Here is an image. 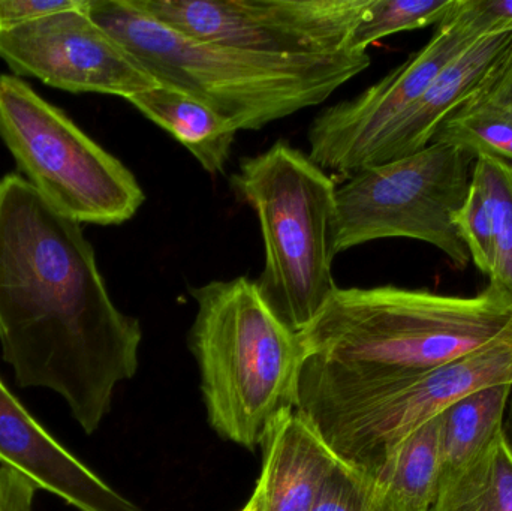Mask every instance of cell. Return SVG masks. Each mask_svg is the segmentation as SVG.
Masks as SVG:
<instances>
[{
	"label": "cell",
	"instance_id": "obj_9",
	"mask_svg": "<svg viewBox=\"0 0 512 511\" xmlns=\"http://www.w3.org/2000/svg\"><path fill=\"white\" fill-rule=\"evenodd\" d=\"M369 0H132L191 38L274 56L348 50Z\"/></svg>",
	"mask_w": 512,
	"mask_h": 511
},
{
	"label": "cell",
	"instance_id": "obj_18",
	"mask_svg": "<svg viewBox=\"0 0 512 511\" xmlns=\"http://www.w3.org/2000/svg\"><path fill=\"white\" fill-rule=\"evenodd\" d=\"M429 511H512V453L504 432L480 458L441 480Z\"/></svg>",
	"mask_w": 512,
	"mask_h": 511
},
{
	"label": "cell",
	"instance_id": "obj_12",
	"mask_svg": "<svg viewBox=\"0 0 512 511\" xmlns=\"http://www.w3.org/2000/svg\"><path fill=\"white\" fill-rule=\"evenodd\" d=\"M0 464L78 511H144L51 437L0 380Z\"/></svg>",
	"mask_w": 512,
	"mask_h": 511
},
{
	"label": "cell",
	"instance_id": "obj_23",
	"mask_svg": "<svg viewBox=\"0 0 512 511\" xmlns=\"http://www.w3.org/2000/svg\"><path fill=\"white\" fill-rule=\"evenodd\" d=\"M378 491L372 477L339 461L310 511H372Z\"/></svg>",
	"mask_w": 512,
	"mask_h": 511
},
{
	"label": "cell",
	"instance_id": "obj_6",
	"mask_svg": "<svg viewBox=\"0 0 512 511\" xmlns=\"http://www.w3.org/2000/svg\"><path fill=\"white\" fill-rule=\"evenodd\" d=\"M0 137L27 182L78 224H123L146 201L129 168L14 75H0Z\"/></svg>",
	"mask_w": 512,
	"mask_h": 511
},
{
	"label": "cell",
	"instance_id": "obj_8",
	"mask_svg": "<svg viewBox=\"0 0 512 511\" xmlns=\"http://www.w3.org/2000/svg\"><path fill=\"white\" fill-rule=\"evenodd\" d=\"M484 36L462 11V0L430 41L378 83L316 114L307 129L309 158L333 179L348 180L373 164L388 132L421 98L436 75Z\"/></svg>",
	"mask_w": 512,
	"mask_h": 511
},
{
	"label": "cell",
	"instance_id": "obj_24",
	"mask_svg": "<svg viewBox=\"0 0 512 511\" xmlns=\"http://www.w3.org/2000/svg\"><path fill=\"white\" fill-rule=\"evenodd\" d=\"M78 3L80 0H0V33L29 26Z\"/></svg>",
	"mask_w": 512,
	"mask_h": 511
},
{
	"label": "cell",
	"instance_id": "obj_15",
	"mask_svg": "<svg viewBox=\"0 0 512 511\" xmlns=\"http://www.w3.org/2000/svg\"><path fill=\"white\" fill-rule=\"evenodd\" d=\"M128 102L186 147L204 171L224 173L239 131L206 102L164 84L138 93Z\"/></svg>",
	"mask_w": 512,
	"mask_h": 511
},
{
	"label": "cell",
	"instance_id": "obj_29",
	"mask_svg": "<svg viewBox=\"0 0 512 511\" xmlns=\"http://www.w3.org/2000/svg\"><path fill=\"white\" fill-rule=\"evenodd\" d=\"M240 511H261V509H259L258 498L252 494L251 498H249L248 504H246V506Z\"/></svg>",
	"mask_w": 512,
	"mask_h": 511
},
{
	"label": "cell",
	"instance_id": "obj_3",
	"mask_svg": "<svg viewBox=\"0 0 512 511\" xmlns=\"http://www.w3.org/2000/svg\"><path fill=\"white\" fill-rule=\"evenodd\" d=\"M84 9L156 83L206 102L239 132L259 131L322 104L372 62L367 51L274 56L201 41L132 0H84Z\"/></svg>",
	"mask_w": 512,
	"mask_h": 511
},
{
	"label": "cell",
	"instance_id": "obj_13",
	"mask_svg": "<svg viewBox=\"0 0 512 511\" xmlns=\"http://www.w3.org/2000/svg\"><path fill=\"white\" fill-rule=\"evenodd\" d=\"M261 511H310L340 459L298 408L277 417L262 438Z\"/></svg>",
	"mask_w": 512,
	"mask_h": 511
},
{
	"label": "cell",
	"instance_id": "obj_28",
	"mask_svg": "<svg viewBox=\"0 0 512 511\" xmlns=\"http://www.w3.org/2000/svg\"><path fill=\"white\" fill-rule=\"evenodd\" d=\"M504 438L507 441V446L510 447L512 453V395L510 404H508L507 414L504 420Z\"/></svg>",
	"mask_w": 512,
	"mask_h": 511
},
{
	"label": "cell",
	"instance_id": "obj_11",
	"mask_svg": "<svg viewBox=\"0 0 512 511\" xmlns=\"http://www.w3.org/2000/svg\"><path fill=\"white\" fill-rule=\"evenodd\" d=\"M0 59L18 75L57 89L102 93L128 101L158 86L155 78L84 9L50 15L29 26L0 33Z\"/></svg>",
	"mask_w": 512,
	"mask_h": 511
},
{
	"label": "cell",
	"instance_id": "obj_22",
	"mask_svg": "<svg viewBox=\"0 0 512 511\" xmlns=\"http://www.w3.org/2000/svg\"><path fill=\"white\" fill-rule=\"evenodd\" d=\"M453 224L472 263L490 278L495 266V231L486 197L474 180L465 201L454 215Z\"/></svg>",
	"mask_w": 512,
	"mask_h": 511
},
{
	"label": "cell",
	"instance_id": "obj_7",
	"mask_svg": "<svg viewBox=\"0 0 512 511\" xmlns=\"http://www.w3.org/2000/svg\"><path fill=\"white\" fill-rule=\"evenodd\" d=\"M475 161L457 147L430 143L358 171L337 188L334 254L402 237L435 246L454 269L465 270L471 257L453 218L471 188Z\"/></svg>",
	"mask_w": 512,
	"mask_h": 511
},
{
	"label": "cell",
	"instance_id": "obj_1",
	"mask_svg": "<svg viewBox=\"0 0 512 511\" xmlns=\"http://www.w3.org/2000/svg\"><path fill=\"white\" fill-rule=\"evenodd\" d=\"M74 219L26 179H0V345L24 389L62 396L87 435L140 366L143 330L108 294Z\"/></svg>",
	"mask_w": 512,
	"mask_h": 511
},
{
	"label": "cell",
	"instance_id": "obj_19",
	"mask_svg": "<svg viewBox=\"0 0 512 511\" xmlns=\"http://www.w3.org/2000/svg\"><path fill=\"white\" fill-rule=\"evenodd\" d=\"M432 143L448 144L480 156L512 164V110L468 99L436 132Z\"/></svg>",
	"mask_w": 512,
	"mask_h": 511
},
{
	"label": "cell",
	"instance_id": "obj_20",
	"mask_svg": "<svg viewBox=\"0 0 512 511\" xmlns=\"http://www.w3.org/2000/svg\"><path fill=\"white\" fill-rule=\"evenodd\" d=\"M472 180L486 197L495 231V266L489 284L512 297V164L492 156H480Z\"/></svg>",
	"mask_w": 512,
	"mask_h": 511
},
{
	"label": "cell",
	"instance_id": "obj_2",
	"mask_svg": "<svg viewBox=\"0 0 512 511\" xmlns=\"http://www.w3.org/2000/svg\"><path fill=\"white\" fill-rule=\"evenodd\" d=\"M512 330V297L381 285L337 288L300 333L298 410L313 425L468 356Z\"/></svg>",
	"mask_w": 512,
	"mask_h": 511
},
{
	"label": "cell",
	"instance_id": "obj_27",
	"mask_svg": "<svg viewBox=\"0 0 512 511\" xmlns=\"http://www.w3.org/2000/svg\"><path fill=\"white\" fill-rule=\"evenodd\" d=\"M379 486V485H378ZM372 511H421L394 495L393 492L379 486L378 497L373 504Z\"/></svg>",
	"mask_w": 512,
	"mask_h": 511
},
{
	"label": "cell",
	"instance_id": "obj_16",
	"mask_svg": "<svg viewBox=\"0 0 512 511\" xmlns=\"http://www.w3.org/2000/svg\"><path fill=\"white\" fill-rule=\"evenodd\" d=\"M512 384L486 387L448 407L441 416V480L480 458L504 432Z\"/></svg>",
	"mask_w": 512,
	"mask_h": 511
},
{
	"label": "cell",
	"instance_id": "obj_4",
	"mask_svg": "<svg viewBox=\"0 0 512 511\" xmlns=\"http://www.w3.org/2000/svg\"><path fill=\"white\" fill-rule=\"evenodd\" d=\"M191 296L197 314L188 344L207 422L219 438L252 452L277 417L298 408L300 335L268 308L246 276L192 287Z\"/></svg>",
	"mask_w": 512,
	"mask_h": 511
},
{
	"label": "cell",
	"instance_id": "obj_25",
	"mask_svg": "<svg viewBox=\"0 0 512 511\" xmlns=\"http://www.w3.org/2000/svg\"><path fill=\"white\" fill-rule=\"evenodd\" d=\"M462 11L483 35L512 30V0H462Z\"/></svg>",
	"mask_w": 512,
	"mask_h": 511
},
{
	"label": "cell",
	"instance_id": "obj_5",
	"mask_svg": "<svg viewBox=\"0 0 512 511\" xmlns=\"http://www.w3.org/2000/svg\"><path fill=\"white\" fill-rule=\"evenodd\" d=\"M231 188L261 225L264 269L256 290L300 335L339 288L333 278L336 182L309 155L279 140L242 159Z\"/></svg>",
	"mask_w": 512,
	"mask_h": 511
},
{
	"label": "cell",
	"instance_id": "obj_10",
	"mask_svg": "<svg viewBox=\"0 0 512 511\" xmlns=\"http://www.w3.org/2000/svg\"><path fill=\"white\" fill-rule=\"evenodd\" d=\"M501 384H512V330L481 350L315 426L340 461L370 476L409 432L465 396Z\"/></svg>",
	"mask_w": 512,
	"mask_h": 511
},
{
	"label": "cell",
	"instance_id": "obj_26",
	"mask_svg": "<svg viewBox=\"0 0 512 511\" xmlns=\"http://www.w3.org/2000/svg\"><path fill=\"white\" fill-rule=\"evenodd\" d=\"M38 491L20 471L0 464V511H33Z\"/></svg>",
	"mask_w": 512,
	"mask_h": 511
},
{
	"label": "cell",
	"instance_id": "obj_17",
	"mask_svg": "<svg viewBox=\"0 0 512 511\" xmlns=\"http://www.w3.org/2000/svg\"><path fill=\"white\" fill-rule=\"evenodd\" d=\"M441 416L409 432L370 474L379 486L421 511L430 510L441 485Z\"/></svg>",
	"mask_w": 512,
	"mask_h": 511
},
{
	"label": "cell",
	"instance_id": "obj_21",
	"mask_svg": "<svg viewBox=\"0 0 512 511\" xmlns=\"http://www.w3.org/2000/svg\"><path fill=\"white\" fill-rule=\"evenodd\" d=\"M457 0H369L348 42V50L366 53L387 36L438 26L456 8Z\"/></svg>",
	"mask_w": 512,
	"mask_h": 511
},
{
	"label": "cell",
	"instance_id": "obj_14",
	"mask_svg": "<svg viewBox=\"0 0 512 511\" xmlns=\"http://www.w3.org/2000/svg\"><path fill=\"white\" fill-rule=\"evenodd\" d=\"M511 41L512 30L489 33L451 60L388 132L372 165L405 158L429 146L445 120L474 95Z\"/></svg>",
	"mask_w": 512,
	"mask_h": 511
}]
</instances>
